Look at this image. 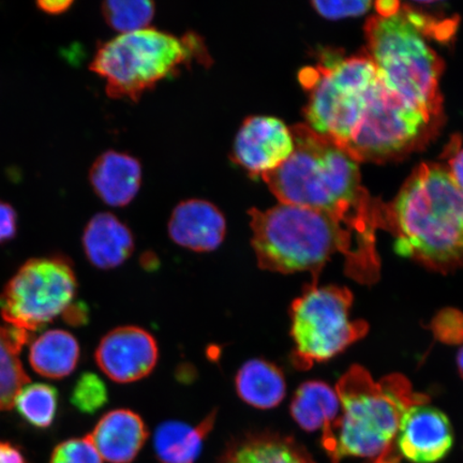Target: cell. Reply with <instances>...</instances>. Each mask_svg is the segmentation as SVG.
Listing matches in <instances>:
<instances>
[{
    "instance_id": "12",
    "label": "cell",
    "mask_w": 463,
    "mask_h": 463,
    "mask_svg": "<svg viewBox=\"0 0 463 463\" xmlns=\"http://www.w3.org/2000/svg\"><path fill=\"white\" fill-rule=\"evenodd\" d=\"M454 433L442 411L425 403L405 411L396 437L399 451L411 462L436 463L453 447Z\"/></svg>"
},
{
    "instance_id": "21",
    "label": "cell",
    "mask_w": 463,
    "mask_h": 463,
    "mask_svg": "<svg viewBox=\"0 0 463 463\" xmlns=\"http://www.w3.org/2000/svg\"><path fill=\"white\" fill-rule=\"evenodd\" d=\"M340 409L337 392L320 381L300 385L291 402L293 420L308 432L326 430L338 418Z\"/></svg>"
},
{
    "instance_id": "30",
    "label": "cell",
    "mask_w": 463,
    "mask_h": 463,
    "mask_svg": "<svg viewBox=\"0 0 463 463\" xmlns=\"http://www.w3.org/2000/svg\"><path fill=\"white\" fill-rule=\"evenodd\" d=\"M0 463H26V460L14 445L0 442Z\"/></svg>"
},
{
    "instance_id": "23",
    "label": "cell",
    "mask_w": 463,
    "mask_h": 463,
    "mask_svg": "<svg viewBox=\"0 0 463 463\" xmlns=\"http://www.w3.org/2000/svg\"><path fill=\"white\" fill-rule=\"evenodd\" d=\"M14 405L28 424L45 430L55 420L58 392L53 386L48 384H27L17 393Z\"/></svg>"
},
{
    "instance_id": "29",
    "label": "cell",
    "mask_w": 463,
    "mask_h": 463,
    "mask_svg": "<svg viewBox=\"0 0 463 463\" xmlns=\"http://www.w3.org/2000/svg\"><path fill=\"white\" fill-rule=\"evenodd\" d=\"M89 317V309L80 302L73 303L62 315L63 321L71 326H85Z\"/></svg>"
},
{
    "instance_id": "7",
    "label": "cell",
    "mask_w": 463,
    "mask_h": 463,
    "mask_svg": "<svg viewBox=\"0 0 463 463\" xmlns=\"http://www.w3.org/2000/svg\"><path fill=\"white\" fill-rule=\"evenodd\" d=\"M206 56L204 44L195 34L178 38L145 28L103 43L90 71L106 80L109 97L137 101L160 80L194 60L207 61Z\"/></svg>"
},
{
    "instance_id": "4",
    "label": "cell",
    "mask_w": 463,
    "mask_h": 463,
    "mask_svg": "<svg viewBox=\"0 0 463 463\" xmlns=\"http://www.w3.org/2000/svg\"><path fill=\"white\" fill-rule=\"evenodd\" d=\"M395 251L447 274L463 266V190L443 166L424 164L384 207Z\"/></svg>"
},
{
    "instance_id": "22",
    "label": "cell",
    "mask_w": 463,
    "mask_h": 463,
    "mask_svg": "<svg viewBox=\"0 0 463 463\" xmlns=\"http://www.w3.org/2000/svg\"><path fill=\"white\" fill-rule=\"evenodd\" d=\"M31 335L20 329L0 326V410L14 407L17 393L31 383L20 360V353Z\"/></svg>"
},
{
    "instance_id": "13",
    "label": "cell",
    "mask_w": 463,
    "mask_h": 463,
    "mask_svg": "<svg viewBox=\"0 0 463 463\" xmlns=\"http://www.w3.org/2000/svg\"><path fill=\"white\" fill-rule=\"evenodd\" d=\"M227 233L223 213L203 200L182 202L173 211L169 234L178 246L194 252H211L222 244Z\"/></svg>"
},
{
    "instance_id": "15",
    "label": "cell",
    "mask_w": 463,
    "mask_h": 463,
    "mask_svg": "<svg viewBox=\"0 0 463 463\" xmlns=\"http://www.w3.org/2000/svg\"><path fill=\"white\" fill-rule=\"evenodd\" d=\"M218 463H316L292 437L250 431L231 439Z\"/></svg>"
},
{
    "instance_id": "31",
    "label": "cell",
    "mask_w": 463,
    "mask_h": 463,
    "mask_svg": "<svg viewBox=\"0 0 463 463\" xmlns=\"http://www.w3.org/2000/svg\"><path fill=\"white\" fill-rule=\"evenodd\" d=\"M449 172L456 184L463 190V148L456 152L450 158Z\"/></svg>"
},
{
    "instance_id": "24",
    "label": "cell",
    "mask_w": 463,
    "mask_h": 463,
    "mask_svg": "<svg viewBox=\"0 0 463 463\" xmlns=\"http://www.w3.org/2000/svg\"><path fill=\"white\" fill-rule=\"evenodd\" d=\"M102 13L115 31L120 34L129 33L148 28L155 14V5L148 0H111L102 5Z\"/></svg>"
},
{
    "instance_id": "16",
    "label": "cell",
    "mask_w": 463,
    "mask_h": 463,
    "mask_svg": "<svg viewBox=\"0 0 463 463\" xmlns=\"http://www.w3.org/2000/svg\"><path fill=\"white\" fill-rule=\"evenodd\" d=\"M87 260L96 269L118 268L135 250V239L126 224L112 213H101L87 223L82 237Z\"/></svg>"
},
{
    "instance_id": "11",
    "label": "cell",
    "mask_w": 463,
    "mask_h": 463,
    "mask_svg": "<svg viewBox=\"0 0 463 463\" xmlns=\"http://www.w3.org/2000/svg\"><path fill=\"white\" fill-rule=\"evenodd\" d=\"M292 130L271 116H251L237 132L232 159L252 176L262 177L293 153Z\"/></svg>"
},
{
    "instance_id": "9",
    "label": "cell",
    "mask_w": 463,
    "mask_h": 463,
    "mask_svg": "<svg viewBox=\"0 0 463 463\" xmlns=\"http://www.w3.org/2000/svg\"><path fill=\"white\" fill-rule=\"evenodd\" d=\"M77 275L66 257L28 260L0 292V315L29 335L42 331L74 303Z\"/></svg>"
},
{
    "instance_id": "18",
    "label": "cell",
    "mask_w": 463,
    "mask_h": 463,
    "mask_svg": "<svg viewBox=\"0 0 463 463\" xmlns=\"http://www.w3.org/2000/svg\"><path fill=\"white\" fill-rule=\"evenodd\" d=\"M216 419L217 412L213 411L196 426L179 420L161 422L154 436L156 459L158 463H195Z\"/></svg>"
},
{
    "instance_id": "19",
    "label": "cell",
    "mask_w": 463,
    "mask_h": 463,
    "mask_svg": "<svg viewBox=\"0 0 463 463\" xmlns=\"http://www.w3.org/2000/svg\"><path fill=\"white\" fill-rule=\"evenodd\" d=\"M237 395L251 407L260 410L274 409L287 393L285 375L270 362L254 358L246 362L235 376Z\"/></svg>"
},
{
    "instance_id": "28",
    "label": "cell",
    "mask_w": 463,
    "mask_h": 463,
    "mask_svg": "<svg viewBox=\"0 0 463 463\" xmlns=\"http://www.w3.org/2000/svg\"><path fill=\"white\" fill-rule=\"evenodd\" d=\"M17 233V213L9 203L0 201V245L13 241Z\"/></svg>"
},
{
    "instance_id": "17",
    "label": "cell",
    "mask_w": 463,
    "mask_h": 463,
    "mask_svg": "<svg viewBox=\"0 0 463 463\" xmlns=\"http://www.w3.org/2000/svg\"><path fill=\"white\" fill-rule=\"evenodd\" d=\"M90 179L96 194L106 204L123 207L136 198L140 189L141 165L129 155L109 150L92 165Z\"/></svg>"
},
{
    "instance_id": "2",
    "label": "cell",
    "mask_w": 463,
    "mask_h": 463,
    "mask_svg": "<svg viewBox=\"0 0 463 463\" xmlns=\"http://www.w3.org/2000/svg\"><path fill=\"white\" fill-rule=\"evenodd\" d=\"M251 245L260 269L273 273L309 271L314 282L335 254H344L345 273L372 285L379 279L375 234L331 213L279 204L251 210Z\"/></svg>"
},
{
    "instance_id": "1",
    "label": "cell",
    "mask_w": 463,
    "mask_h": 463,
    "mask_svg": "<svg viewBox=\"0 0 463 463\" xmlns=\"http://www.w3.org/2000/svg\"><path fill=\"white\" fill-rule=\"evenodd\" d=\"M300 77L309 92L307 125L358 162L401 155L424 135L422 116L386 86L366 53L326 57Z\"/></svg>"
},
{
    "instance_id": "32",
    "label": "cell",
    "mask_w": 463,
    "mask_h": 463,
    "mask_svg": "<svg viewBox=\"0 0 463 463\" xmlns=\"http://www.w3.org/2000/svg\"><path fill=\"white\" fill-rule=\"evenodd\" d=\"M72 2H39L37 7L49 15H60L71 9Z\"/></svg>"
},
{
    "instance_id": "5",
    "label": "cell",
    "mask_w": 463,
    "mask_h": 463,
    "mask_svg": "<svg viewBox=\"0 0 463 463\" xmlns=\"http://www.w3.org/2000/svg\"><path fill=\"white\" fill-rule=\"evenodd\" d=\"M335 390L341 414L322 434L323 448L332 463L346 457L379 458L392 449L405 411L430 402V397L415 392L403 375L374 382L361 366H353Z\"/></svg>"
},
{
    "instance_id": "3",
    "label": "cell",
    "mask_w": 463,
    "mask_h": 463,
    "mask_svg": "<svg viewBox=\"0 0 463 463\" xmlns=\"http://www.w3.org/2000/svg\"><path fill=\"white\" fill-rule=\"evenodd\" d=\"M291 130L293 153L262 176L280 204L328 213L372 233L385 229V205L363 187L360 162L307 124Z\"/></svg>"
},
{
    "instance_id": "6",
    "label": "cell",
    "mask_w": 463,
    "mask_h": 463,
    "mask_svg": "<svg viewBox=\"0 0 463 463\" xmlns=\"http://www.w3.org/2000/svg\"><path fill=\"white\" fill-rule=\"evenodd\" d=\"M422 32L412 9L401 7L390 15L373 16L364 27L366 54L386 86L432 125L442 112L443 62Z\"/></svg>"
},
{
    "instance_id": "8",
    "label": "cell",
    "mask_w": 463,
    "mask_h": 463,
    "mask_svg": "<svg viewBox=\"0 0 463 463\" xmlns=\"http://www.w3.org/2000/svg\"><path fill=\"white\" fill-rule=\"evenodd\" d=\"M352 303L349 288L317 287L315 282L294 300L291 335L295 367L306 370L331 360L367 335L366 322L350 320Z\"/></svg>"
},
{
    "instance_id": "20",
    "label": "cell",
    "mask_w": 463,
    "mask_h": 463,
    "mask_svg": "<svg viewBox=\"0 0 463 463\" xmlns=\"http://www.w3.org/2000/svg\"><path fill=\"white\" fill-rule=\"evenodd\" d=\"M80 357L79 341L63 329H52L33 341L29 349V364L38 374L61 380L77 368Z\"/></svg>"
},
{
    "instance_id": "27",
    "label": "cell",
    "mask_w": 463,
    "mask_h": 463,
    "mask_svg": "<svg viewBox=\"0 0 463 463\" xmlns=\"http://www.w3.org/2000/svg\"><path fill=\"white\" fill-rule=\"evenodd\" d=\"M370 2H353V0H344V2H314L315 9L326 19L337 20L344 17L360 16L367 13L372 7Z\"/></svg>"
},
{
    "instance_id": "14",
    "label": "cell",
    "mask_w": 463,
    "mask_h": 463,
    "mask_svg": "<svg viewBox=\"0 0 463 463\" xmlns=\"http://www.w3.org/2000/svg\"><path fill=\"white\" fill-rule=\"evenodd\" d=\"M89 437L103 461L131 463L146 443L148 430L132 410L116 409L102 416Z\"/></svg>"
},
{
    "instance_id": "10",
    "label": "cell",
    "mask_w": 463,
    "mask_h": 463,
    "mask_svg": "<svg viewBox=\"0 0 463 463\" xmlns=\"http://www.w3.org/2000/svg\"><path fill=\"white\" fill-rule=\"evenodd\" d=\"M95 360L109 380L128 384L154 372L159 361V347L146 329L121 326L104 335L97 346Z\"/></svg>"
},
{
    "instance_id": "25",
    "label": "cell",
    "mask_w": 463,
    "mask_h": 463,
    "mask_svg": "<svg viewBox=\"0 0 463 463\" xmlns=\"http://www.w3.org/2000/svg\"><path fill=\"white\" fill-rule=\"evenodd\" d=\"M109 392L99 376L91 373L80 375L71 392V403L80 413L94 414L107 404Z\"/></svg>"
},
{
    "instance_id": "33",
    "label": "cell",
    "mask_w": 463,
    "mask_h": 463,
    "mask_svg": "<svg viewBox=\"0 0 463 463\" xmlns=\"http://www.w3.org/2000/svg\"><path fill=\"white\" fill-rule=\"evenodd\" d=\"M373 463H399V458L395 453H393V449L387 450L385 454L376 458Z\"/></svg>"
},
{
    "instance_id": "26",
    "label": "cell",
    "mask_w": 463,
    "mask_h": 463,
    "mask_svg": "<svg viewBox=\"0 0 463 463\" xmlns=\"http://www.w3.org/2000/svg\"><path fill=\"white\" fill-rule=\"evenodd\" d=\"M50 463H103L89 436L74 438L58 444Z\"/></svg>"
},
{
    "instance_id": "34",
    "label": "cell",
    "mask_w": 463,
    "mask_h": 463,
    "mask_svg": "<svg viewBox=\"0 0 463 463\" xmlns=\"http://www.w3.org/2000/svg\"><path fill=\"white\" fill-rule=\"evenodd\" d=\"M461 346L458 355H457V364H458L459 373L463 379V339L460 341Z\"/></svg>"
}]
</instances>
